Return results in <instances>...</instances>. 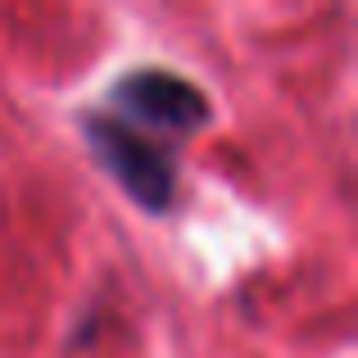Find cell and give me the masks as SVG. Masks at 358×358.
I'll return each mask as SVG.
<instances>
[{"mask_svg": "<svg viewBox=\"0 0 358 358\" xmlns=\"http://www.w3.org/2000/svg\"><path fill=\"white\" fill-rule=\"evenodd\" d=\"M82 141H87L91 159L105 168L109 177L150 213H168L177 200V168L159 145H150L136 127L118 122L105 109H91L78 118Z\"/></svg>", "mask_w": 358, "mask_h": 358, "instance_id": "1", "label": "cell"}, {"mask_svg": "<svg viewBox=\"0 0 358 358\" xmlns=\"http://www.w3.org/2000/svg\"><path fill=\"white\" fill-rule=\"evenodd\" d=\"M109 105L105 114H114L118 122L127 118L131 122H145V127H159V131H177V136H191L209 122V100L204 91L195 87L191 78L173 69H127L122 78L109 87Z\"/></svg>", "mask_w": 358, "mask_h": 358, "instance_id": "2", "label": "cell"}]
</instances>
